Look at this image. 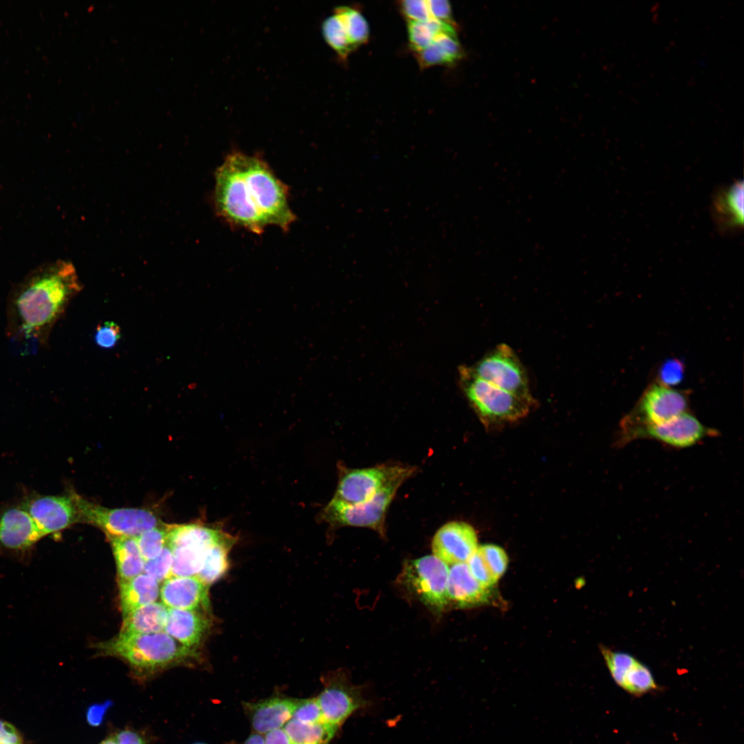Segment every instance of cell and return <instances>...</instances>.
<instances>
[{"mask_svg":"<svg viewBox=\"0 0 744 744\" xmlns=\"http://www.w3.org/2000/svg\"><path fill=\"white\" fill-rule=\"evenodd\" d=\"M218 214L233 226L260 234L278 226L287 230L296 216L288 203V188L258 157L229 154L215 174Z\"/></svg>","mask_w":744,"mask_h":744,"instance_id":"obj_1","label":"cell"},{"mask_svg":"<svg viewBox=\"0 0 744 744\" xmlns=\"http://www.w3.org/2000/svg\"><path fill=\"white\" fill-rule=\"evenodd\" d=\"M79 287L75 269L70 262L60 261L31 275L12 293L8 302L9 335L44 344Z\"/></svg>","mask_w":744,"mask_h":744,"instance_id":"obj_2","label":"cell"},{"mask_svg":"<svg viewBox=\"0 0 744 744\" xmlns=\"http://www.w3.org/2000/svg\"><path fill=\"white\" fill-rule=\"evenodd\" d=\"M99 648L105 654L125 660L141 674L153 673L198 657L196 650L183 645L165 631L117 636L100 643Z\"/></svg>","mask_w":744,"mask_h":744,"instance_id":"obj_3","label":"cell"},{"mask_svg":"<svg viewBox=\"0 0 744 744\" xmlns=\"http://www.w3.org/2000/svg\"><path fill=\"white\" fill-rule=\"evenodd\" d=\"M459 380L469 404L487 428L523 419L537 404L534 397L515 395L479 378L470 366L459 368Z\"/></svg>","mask_w":744,"mask_h":744,"instance_id":"obj_4","label":"cell"},{"mask_svg":"<svg viewBox=\"0 0 744 744\" xmlns=\"http://www.w3.org/2000/svg\"><path fill=\"white\" fill-rule=\"evenodd\" d=\"M229 534L220 524L167 525V545L173 557L170 577H196L209 550Z\"/></svg>","mask_w":744,"mask_h":744,"instance_id":"obj_5","label":"cell"},{"mask_svg":"<svg viewBox=\"0 0 744 744\" xmlns=\"http://www.w3.org/2000/svg\"><path fill=\"white\" fill-rule=\"evenodd\" d=\"M448 572V565L434 555H427L406 562L398 581L432 612L440 613L449 604Z\"/></svg>","mask_w":744,"mask_h":744,"instance_id":"obj_6","label":"cell"},{"mask_svg":"<svg viewBox=\"0 0 744 744\" xmlns=\"http://www.w3.org/2000/svg\"><path fill=\"white\" fill-rule=\"evenodd\" d=\"M70 491L77 508L79 523L97 526L107 535L136 537L161 524L155 514L149 510L107 508L88 501L74 490Z\"/></svg>","mask_w":744,"mask_h":744,"instance_id":"obj_7","label":"cell"},{"mask_svg":"<svg viewBox=\"0 0 744 744\" xmlns=\"http://www.w3.org/2000/svg\"><path fill=\"white\" fill-rule=\"evenodd\" d=\"M717 435L716 429L705 426L687 411L659 424L618 431L614 444L619 448L637 440L648 439L679 449L693 446L706 438Z\"/></svg>","mask_w":744,"mask_h":744,"instance_id":"obj_8","label":"cell"},{"mask_svg":"<svg viewBox=\"0 0 744 744\" xmlns=\"http://www.w3.org/2000/svg\"><path fill=\"white\" fill-rule=\"evenodd\" d=\"M408 477H400L380 489L369 500L349 505L332 499L324 508L320 517L333 526L366 527L384 534L386 510L397 489Z\"/></svg>","mask_w":744,"mask_h":744,"instance_id":"obj_9","label":"cell"},{"mask_svg":"<svg viewBox=\"0 0 744 744\" xmlns=\"http://www.w3.org/2000/svg\"><path fill=\"white\" fill-rule=\"evenodd\" d=\"M470 368L477 377L502 390L523 397H534L524 364L506 344H497Z\"/></svg>","mask_w":744,"mask_h":744,"instance_id":"obj_10","label":"cell"},{"mask_svg":"<svg viewBox=\"0 0 744 744\" xmlns=\"http://www.w3.org/2000/svg\"><path fill=\"white\" fill-rule=\"evenodd\" d=\"M688 407V400L683 392L661 383L654 384L623 418L619 431L663 423L687 412Z\"/></svg>","mask_w":744,"mask_h":744,"instance_id":"obj_11","label":"cell"},{"mask_svg":"<svg viewBox=\"0 0 744 744\" xmlns=\"http://www.w3.org/2000/svg\"><path fill=\"white\" fill-rule=\"evenodd\" d=\"M415 468L399 465H381L362 469H341L333 499L349 505L363 503L380 489L400 477H409Z\"/></svg>","mask_w":744,"mask_h":744,"instance_id":"obj_12","label":"cell"},{"mask_svg":"<svg viewBox=\"0 0 744 744\" xmlns=\"http://www.w3.org/2000/svg\"><path fill=\"white\" fill-rule=\"evenodd\" d=\"M323 686L316 696L323 721L338 729L366 703L361 690L353 685L343 672H333L325 676Z\"/></svg>","mask_w":744,"mask_h":744,"instance_id":"obj_13","label":"cell"},{"mask_svg":"<svg viewBox=\"0 0 744 744\" xmlns=\"http://www.w3.org/2000/svg\"><path fill=\"white\" fill-rule=\"evenodd\" d=\"M21 504L32 516L43 537L79 523L77 508L70 490L61 495L32 493Z\"/></svg>","mask_w":744,"mask_h":744,"instance_id":"obj_14","label":"cell"},{"mask_svg":"<svg viewBox=\"0 0 744 744\" xmlns=\"http://www.w3.org/2000/svg\"><path fill=\"white\" fill-rule=\"evenodd\" d=\"M43 535L23 506L0 507V548L8 551H25Z\"/></svg>","mask_w":744,"mask_h":744,"instance_id":"obj_15","label":"cell"},{"mask_svg":"<svg viewBox=\"0 0 744 744\" xmlns=\"http://www.w3.org/2000/svg\"><path fill=\"white\" fill-rule=\"evenodd\" d=\"M478 548L475 529L462 521L442 526L432 541L433 555L447 565L466 563Z\"/></svg>","mask_w":744,"mask_h":744,"instance_id":"obj_16","label":"cell"},{"mask_svg":"<svg viewBox=\"0 0 744 744\" xmlns=\"http://www.w3.org/2000/svg\"><path fill=\"white\" fill-rule=\"evenodd\" d=\"M601 652L612 679L628 692L639 695L657 688L649 668L634 656L605 646Z\"/></svg>","mask_w":744,"mask_h":744,"instance_id":"obj_17","label":"cell"},{"mask_svg":"<svg viewBox=\"0 0 744 744\" xmlns=\"http://www.w3.org/2000/svg\"><path fill=\"white\" fill-rule=\"evenodd\" d=\"M208 588L196 577H170L163 581L160 595L169 608L208 611Z\"/></svg>","mask_w":744,"mask_h":744,"instance_id":"obj_18","label":"cell"},{"mask_svg":"<svg viewBox=\"0 0 744 744\" xmlns=\"http://www.w3.org/2000/svg\"><path fill=\"white\" fill-rule=\"evenodd\" d=\"M298 701L278 696L256 702H243L242 707L254 733L265 735L282 727L292 718Z\"/></svg>","mask_w":744,"mask_h":744,"instance_id":"obj_19","label":"cell"},{"mask_svg":"<svg viewBox=\"0 0 744 744\" xmlns=\"http://www.w3.org/2000/svg\"><path fill=\"white\" fill-rule=\"evenodd\" d=\"M210 624L203 611L168 608L164 631L183 645L196 650Z\"/></svg>","mask_w":744,"mask_h":744,"instance_id":"obj_20","label":"cell"},{"mask_svg":"<svg viewBox=\"0 0 744 744\" xmlns=\"http://www.w3.org/2000/svg\"><path fill=\"white\" fill-rule=\"evenodd\" d=\"M489 590L474 578L466 563L453 564L449 568L447 582L449 603L461 608L482 604L489 599Z\"/></svg>","mask_w":744,"mask_h":744,"instance_id":"obj_21","label":"cell"},{"mask_svg":"<svg viewBox=\"0 0 744 744\" xmlns=\"http://www.w3.org/2000/svg\"><path fill=\"white\" fill-rule=\"evenodd\" d=\"M712 214L725 231L739 230L743 224V183L736 181L721 189L712 200Z\"/></svg>","mask_w":744,"mask_h":744,"instance_id":"obj_22","label":"cell"},{"mask_svg":"<svg viewBox=\"0 0 744 744\" xmlns=\"http://www.w3.org/2000/svg\"><path fill=\"white\" fill-rule=\"evenodd\" d=\"M159 594L158 582L145 573L127 581H119V597L123 617L155 602Z\"/></svg>","mask_w":744,"mask_h":744,"instance_id":"obj_23","label":"cell"},{"mask_svg":"<svg viewBox=\"0 0 744 744\" xmlns=\"http://www.w3.org/2000/svg\"><path fill=\"white\" fill-rule=\"evenodd\" d=\"M168 608L163 603L154 602L139 608L123 617L118 636L129 637L164 630Z\"/></svg>","mask_w":744,"mask_h":744,"instance_id":"obj_24","label":"cell"},{"mask_svg":"<svg viewBox=\"0 0 744 744\" xmlns=\"http://www.w3.org/2000/svg\"><path fill=\"white\" fill-rule=\"evenodd\" d=\"M116 561L119 581L129 580L142 573L145 561L135 537L107 535Z\"/></svg>","mask_w":744,"mask_h":744,"instance_id":"obj_25","label":"cell"},{"mask_svg":"<svg viewBox=\"0 0 744 744\" xmlns=\"http://www.w3.org/2000/svg\"><path fill=\"white\" fill-rule=\"evenodd\" d=\"M420 66L451 65L463 57V48L456 34H440L424 50L415 53Z\"/></svg>","mask_w":744,"mask_h":744,"instance_id":"obj_26","label":"cell"},{"mask_svg":"<svg viewBox=\"0 0 744 744\" xmlns=\"http://www.w3.org/2000/svg\"><path fill=\"white\" fill-rule=\"evenodd\" d=\"M236 541L237 537L229 534L215 544L208 552L196 577L207 586L220 579L228 569L229 552Z\"/></svg>","mask_w":744,"mask_h":744,"instance_id":"obj_27","label":"cell"},{"mask_svg":"<svg viewBox=\"0 0 744 744\" xmlns=\"http://www.w3.org/2000/svg\"><path fill=\"white\" fill-rule=\"evenodd\" d=\"M282 727L293 744H329L338 730L324 721L304 723L293 719Z\"/></svg>","mask_w":744,"mask_h":744,"instance_id":"obj_28","label":"cell"},{"mask_svg":"<svg viewBox=\"0 0 744 744\" xmlns=\"http://www.w3.org/2000/svg\"><path fill=\"white\" fill-rule=\"evenodd\" d=\"M407 22L409 43L415 53L428 47L440 34L457 35L455 27L433 18L424 21Z\"/></svg>","mask_w":744,"mask_h":744,"instance_id":"obj_29","label":"cell"},{"mask_svg":"<svg viewBox=\"0 0 744 744\" xmlns=\"http://www.w3.org/2000/svg\"><path fill=\"white\" fill-rule=\"evenodd\" d=\"M342 22L350 43L354 49L369 40V26L358 10L351 6H338L333 11Z\"/></svg>","mask_w":744,"mask_h":744,"instance_id":"obj_30","label":"cell"},{"mask_svg":"<svg viewBox=\"0 0 744 744\" xmlns=\"http://www.w3.org/2000/svg\"><path fill=\"white\" fill-rule=\"evenodd\" d=\"M322 33L327 43L335 51L341 60L345 61L355 50L339 18L333 14L322 23Z\"/></svg>","mask_w":744,"mask_h":744,"instance_id":"obj_31","label":"cell"},{"mask_svg":"<svg viewBox=\"0 0 744 744\" xmlns=\"http://www.w3.org/2000/svg\"><path fill=\"white\" fill-rule=\"evenodd\" d=\"M145 561L158 557L167 544V525L161 524L135 537Z\"/></svg>","mask_w":744,"mask_h":744,"instance_id":"obj_32","label":"cell"},{"mask_svg":"<svg viewBox=\"0 0 744 744\" xmlns=\"http://www.w3.org/2000/svg\"><path fill=\"white\" fill-rule=\"evenodd\" d=\"M477 550L497 581L504 575L508 566L506 552L501 547L493 544L481 546Z\"/></svg>","mask_w":744,"mask_h":744,"instance_id":"obj_33","label":"cell"},{"mask_svg":"<svg viewBox=\"0 0 744 744\" xmlns=\"http://www.w3.org/2000/svg\"><path fill=\"white\" fill-rule=\"evenodd\" d=\"M172 559V552L166 544L158 557L145 561L143 572L158 583L165 581L170 577Z\"/></svg>","mask_w":744,"mask_h":744,"instance_id":"obj_34","label":"cell"},{"mask_svg":"<svg viewBox=\"0 0 744 744\" xmlns=\"http://www.w3.org/2000/svg\"><path fill=\"white\" fill-rule=\"evenodd\" d=\"M291 719L304 723H316L323 721L321 710L316 697L298 699Z\"/></svg>","mask_w":744,"mask_h":744,"instance_id":"obj_35","label":"cell"},{"mask_svg":"<svg viewBox=\"0 0 744 744\" xmlns=\"http://www.w3.org/2000/svg\"><path fill=\"white\" fill-rule=\"evenodd\" d=\"M466 564L474 578L486 588L490 589L497 582L478 550Z\"/></svg>","mask_w":744,"mask_h":744,"instance_id":"obj_36","label":"cell"},{"mask_svg":"<svg viewBox=\"0 0 744 744\" xmlns=\"http://www.w3.org/2000/svg\"><path fill=\"white\" fill-rule=\"evenodd\" d=\"M121 337L120 327L114 322L106 321L97 326L94 340L100 347L108 349L114 347Z\"/></svg>","mask_w":744,"mask_h":744,"instance_id":"obj_37","label":"cell"},{"mask_svg":"<svg viewBox=\"0 0 744 744\" xmlns=\"http://www.w3.org/2000/svg\"><path fill=\"white\" fill-rule=\"evenodd\" d=\"M399 7L407 21H424L431 18L426 1H401Z\"/></svg>","mask_w":744,"mask_h":744,"instance_id":"obj_38","label":"cell"},{"mask_svg":"<svg viewBox=\"0 0 744 744\" xmlns=\"http://www.w3.org/2000/svg\"><path fill=\"white\" fill-rule=\"evenodd\" d=\"M683 365L676 359L667 360L661 367L659 378L661 384L666 386L678 384L683 378Z\"/></svg>","mask_w":744,"mask_h":744,"instance_id":"obj_39","label":"cell"},{"mask_svg":"<svg viewBox=\"0 0 744 744\" xmlns=\"http://www.w3.org/2000/svg\"><path fill=\"white\" fill-rule=\"evenodd\" d=\"M427 6L431 18L455 27L453 19L451 6L446 0H428Z\"/></svg>","mask_w":744,"mask_h":744,"instance_id":"obj_40","label":"cell"},{"mask_svg":"<svg viewBox=\"0 0 744 744\" xmlns=\"http://www.w3.org/2000/svg\"><path fill=\"white\" fill-rule=\"evenodd\" d=\"M0 744H24V739L12 724L0 719Z\"/></svg>","mask_w":744,"mask_h":744,"instance_id":"obj_41","label":"cell"},{"mask_svg":"<svg viewBox=\"0 0 744 744\" xmlns=\"http://www.w3.org/2000/svg\"><path fill=\"white\" fill-rule=\"evenodd\" d=\"M110 706V701H107L102 704H94L90 706L87 708L86 712L87 722L91 726H99L103 723L105 714Z\"/></svg>","mask_w":744,"mask_h":744,"instance_id":"obj_42","label":"cell"},{"mask_svg":"<svg viewBox=\"0 0 744 744\" xmlns=\"http://www.w3.org/2000/svg\"><path fill=\"white\" fill-rule=\"evenodd\" d=\"M113 736L117 744H146L139 733L130 729L121 730Z\"/></svg>","mask_w":744,"mask_h":744,"instance_id":"obj_43","label":"cell"},{"mask_svg":"<svg viewBox=\"0 0 744 744\" xmlns=\"http://www.w3.org/2000/svg\"><path fill=\"white\" fill-rule=\"evenodd\" d=\"M263 737L265 744H293L283 727L269 732Z\"/></svg>","mask_w":744,"mask_h":744,"instance_id":"obj_44","label":"cell"},{"mask_svg":"<svg viewBox=\"0 0 744 744\" xmlns=\"http://www.w3.org/2000/svg\"><path fill=\"white\" fill-rule=\"evenodd\" d=\"M233 744H265V741L262 735L257 733H253L249 735L243 742Z\"/></svg>","mask_w":744,"mask_h":744,"instance_id":"obj_45","label":"cell"},{"mask_svg":"<svg viewBox=\"0 0 744 744\" xmlns=\"http://www.w3.org/2000/svg\"><path fill=\"white\" fill-rule=\"evenodd\" d=\"M99 744H117V743L114 736H112L105 738Z\"/></svg>","mask_w":744,"mask_h":744,"instance_id":"obj_46","label":"cell"},{"mask_svg":"<svg viewBox=\"0 0 744 744\" xmlns=\"http://www.w3.org/2000/svg\"><path fill=\"white\" fill-rule=\"evenodd\" d=\"M193 744H206V743H201V742H198V743H193Z\"/></svg>","mask_w":744,"mask_h":744,"instance_id":"obj_47","label":"cell"}]
</instances>
